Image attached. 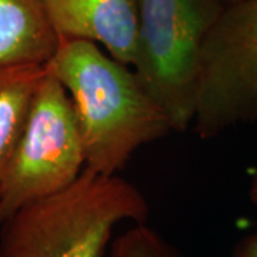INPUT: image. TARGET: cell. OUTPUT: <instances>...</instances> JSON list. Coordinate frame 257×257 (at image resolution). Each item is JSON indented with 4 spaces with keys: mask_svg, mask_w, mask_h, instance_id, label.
Returning a JSON list of instances; mask_svg holds the SVG:
<instances>
[{
    "mask_svg": "<svg viewBox=\"0 0 257 257\" xmlns=\"http://www.w3.org/2000/svg\"><path fill=\"white\" fill-rule=\"evenodd\" d=\"M84 167L73 103L63 84L46 72L0 192V226L23 206L70 186Z\"/></svg>",
    "mask_w": 257,
    "mask_h": 257,
    "instance_id": "cell-4",
    "label": "cell"
},
{
    "mask_svg": "<svg viewBox=\"0 0 257 257\" xmlns=\"http://www.w3.org/2000/svg\"><path fill=\"white\" fill-rule=\"evenodd\" d=\"M246 124H257V0H234L204 42L192 127L209 140Z\"/></svg>",
    "mask_w": 257,
    "mask_h": 257,
    "instance_id": "cell-5",
    "label": "cell"
},
{
    "mask_svg": "<svg viewBox=\"0 0 257 257\" xmlns=\"http://www.w3.org/2000/svg\"><path fill=\"white\" fill-rule=\"evenodd\" d=\"M45 74L46 67L43 64L0 69V192L37 87Z\"/></svg>",
    "mask_w": 257,
    "mask_h": 257,
    "instance_id": "cell-8",
    "label": "cell"
},
{
    "mask_svg": "<svg viewBox=\"0 0 257 257\" xmlns=\"http://www.w3.org/2000/svg\"><path fill=\"white\" fill-rule=\"evenodd\" d=\"M60 39L103 46L123 64L135 60L139 29L138 0H43Z\"/></svg>",
    "mask_w": 257,
    "mask_h": 257,
    "instance_id": "cell-6",
    "label": "cell"
},
{
    "mask_svg": "<svg viewBox=\"0 0 257 257\" xmlns=\"http://www.w3.org/2000/svg\"><path fill=\"white\" fill-rule=\"evenodd\" d=\"M223 2H224V5H226V3H231V2H234V0H223Z\"/></svg>",
    "mask_w": 257,
    "mask_h": 257,
    "instance_id": "cell-12",
    "label": "cell"
},
{
    "mask_svg": "<svg viewBox=\"0 0 257 257\" xmlns=\"http://www.w3.org/2000/svg\"><path fill=\"white\" fill-rule=\"evenodd\" d=\"M136 184L86 169L70 186L29 203L0 226V257H104L114 227L146 223Z\"/></svg>",
    "mask_w": 257,
    "mask_h": 257,
    "instance_id": "cell-2",
    "label": "cell"
},
{
    "mask_svg": "<svg viewBox=\"0 0 257 257\" xmlns=\"http://www.w3.org/2000/svg\"><path fill=\"white\" fill-rule=\"evenodd\" d=\"M133 70L165 110L173 132L192 127L200 60L223 0H138Z\"/></svg>",
    "mask_w": 257,
    "mask_h": 257,
    "instance_id": "cell-3",
    "label": "cell"
},
{
    "mask_svg": "<svg viewBox=\"0 0 257 257\" xmlns=\"http://www.w3.org/2000/svg\"><path fill=\"white\" fill-rule=\"evenodd\" d=\"M46 72L63 84L82 135L86 169L117 175L133 153L173 132L165 110L135 70L99 45L60 39Z\"/></svg>",
    "mask_w": 257,
    "mask_h": 257,
    "instance_id": "cell-1",
    "label": "cell"
},
{
    "mask_svg": "<svg viewBox=\"0 0 257 257\" xmlns=\"http://www.w3.org/2000/svg\"><path fill=\"white\" fill-rule=\"evenodd\" d=\"M104 257H184L147 223H135L111 240Z\"/></svg>",
    "mask_w": 257,
    "mask_h": 257,
    "instance_id": "cell-9",
    "label": "cell"
},
{
    "mask_svg": "<svg viewBox=\"0 0 257 257\" xmlns=\"http://www.w3.org/2000/svg\"><path fill=\"white\" fill-rule=\"evenodd\" d=\"M248 199L257 206V166H254L248 175Z\"/></svg>",
    "mask_w": 257,
    "mask_h": 257,
    "instance_id": "cell-11",
    "label": "cell"
},
{
    "mask_svg": "<svg viewBox=\"0 0 257 257\" xmlns=\"http://www.w3.org/2000/svg\"><path fill=\"white\" fill-rule=\"evenodd\" d=\"M230 257H257V233L241 237L233 247Z\"/></svg>",
    "mask_w": 257,
    "mask_h": 257,
    "instance_id": "cell-10",
    "label": "cell"
},
{
    "mask_svg": "<svg viewBox=\"0 0 257 257\" xmlns=\"http://www.w3.org/2000/svg\"><path fill=\"white\" fill-rule=\"evenodd\" d=\"M59 42L43 0H0V69L45 66Z\"/></svg>",
    "mask_w": 257,
    "mask_h": 257,
    "instance_id": "cell-7",
    "label": "cell"
}]
</instances>
